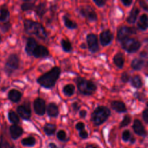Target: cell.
Here are the masks:
<instances>
[{
	"label": "cell",
	"mask_w": 148,
	"mask_h": 148,
	"mask_svg": "<svg viewBox=\"0 0 148 148\" xmlns=\"http://www.w3.org/2000/svg\"><path fill=\"white\" fill-rule=\"evenodd\" d=\"M114 39V36L109 30H103L100 35V40L102 46H105L110 44Z\"/></svg>",
	"instance_id": "8fae6325"
},
{
	"label": "cell",
	"mask_w": 148,
	"mask_h": 148,
	"mask_svg": "<svg viewBox=\"0 0 148 148\" xmlns=\"http://www.w3.org/2000/svg\"><path fill=\"white\" fill-rule=\"evenodd\" d=\"M87 115V111L85 110H82V111H79V116H80L81 118H85Z\"/></svg>",
	"instance_id": "7dc6e473"
},
{
	"label": "cell",
	"mask_w": 148,
	"mask_h": 148,
	"mask_svg": "<svg viewBox=\"0 0 148 148\" xmlns=\"http://www.w3.org/2000/svg\"><path fill=\"white\" fill-rule=\"evenodd\" d=\"M76 129L79 131H81V130H83L85 129V124L82 122H79L76 124Z\"/></svg>",
	"instance_id": "b9f144b4"
},
{
	"label": "cell",
	"mask_w": 148,
	"mask_h": 148,
	"mask_svg": "<svg viewBox=\"0 0 148 148\" xmlns=\"http://www.w3.org/2000/svg\"><path fill=\"white\" fill-rule=\"evenodd\" d=\"M22 98V93L19 90L12 89L9 92L8 98L13 103H17Z\"/></svg>",
	"instance_id": "ac0fdd59"
},
{
	"label": "cell",
	"mask_w": 148,
	"mask_h": 148,
	"mask_svg": "<svg viewBox=\"0 0 148 148\" xmlns=\"http://www.w3.org/2000/svg\"><path fill=\"white\" fill-rule=\"evenodd\" d=\"M61 45H62V47L63 49V50L66 52H70L72 50V46L70 42L68 40H65L63 39L61 41Z\"/></svg>",
	"instance_id": "1f68e13d"
},
{
	"label": "cell",
	"mask_w": 148,
	"mask_h": 148,
	"mask_svg": "<svg viewBox=\"0 0 148 148\" xmlns=\"http://www.w3.org/2000/svg\"><path fill=\"white\" fill-rule=\"evenodd\" d=\"M64 22V25L67 28L69 29H76L77 27V25L75 22L71 20L67 16H64L63 17Z\"/></svg>",
	"instance_id": "484cf974"
},
{
	"label": "cell",
	"mask_w": 148,
	"mask_h": 148,
	"mask_svg": "<svg viewBox=\"0 0 148 148\" xmlns=\"http://www.w3.org/2000/svg\"><path fill=\"white\" fill-rule=\"evenodd\" d=\"M131 117L129 115L125 116L124 117V119H123L122 121L121 122V124H120V128H123V127H125L127 126H128L131 123Z\"/></svg>",
	"instance_id": "e575fe53"
},
{
	"label": "cell",
	"mask_w": 148,
	"mask_h": 148,
	"mask_svg": "<svg viewBox=\"0 0 148 148\" xmlns=\"http://www.w3.org/2000/svg\"><path fill=\"white\" fill-rule=\"evenodd\" d=\"M94 3H95L98 7H103V6L106 4V1H105V0H94Z\"/></svg>",
	"instance_id": "f35d334b"
},
{
	"label": "cell",
	"mask_w": 148,
	"mask_h": 148,
	"mask_svg": "<svg viewBox=\"0 0 148 148\" xmlns=\"http://www.w3.org/2000/svg\"><path fill=\"white\" fill-rule=\"evenodd\" d=\"M87 42H88V49L92 53H96L99 50V46H98V37L96 35L93 33L88 34L87 36Z\"/></svg>",
	"instance_id": "ba28073f"
},
{
	"label": "cell",
	"mask_w": 148,
	"mask_h": 148,
	"mask_svg": "<svg viewBox=\"0 0 148 148\" xmlns=\"http://www.w3.org/2000/svg\"><path fill=\"white\" fill-rule=\"evenodd\" d=\"M24 28L27 34L35 35L42 40H45L47 38V33L44 27L37 22L30 20H25Z\"/></svg>",
	"instance_id": "7a4b0ae2"
},
{
	"label": "cell",
	"mask_w": 148,
	"mask_h": 148,
	"mask_svg": "<svg viewBox=\"0 0 148 148\" xmlns=\"http://www.w3.org/2000/svg\"><path fill=\"white\" fill-rule=\"evenodd\" d=\"M10 16L9 10L5 6H3L0 10V21H5Z\"/></svg>",
	"instance_id": "4dcf8cb0"
},
{
	"label": "cell",
	"mask_w": 148,
	"mask_h": 148,
	"mask_svg": "<svg viewBox=\"0 0 148 148\" xmlns=\"http://www.w3.org/2000/svg\"><path fill=\"white\" fill-rule=\"evenodd\" d=\"M36 58H45L49 55V51L47 48L42 45H38L33 51V54Z\"/></svg>",
	"instance_id": "7c38bea8"
},
{
	"label": "cell",
	"mask_w": 148,
	"mask_h": 148,
	"mask_svg": "<svg viewBox=\"0 0 148 148\" xmlns=\"http://www.w3.org/2000/svg\"><path fill=\"white\" fill-rule=\"evenodd\" d=\"M143 120H144L146 124H147V122H148V109L147 108H146V109L143 112Z\"/></svg>",
	"instance_id": "ab89813d"
},
{
	"label": "cell",
	"mask_w": 148,
	"mask_h": 148,
	"mask_svg": "<svg viewBox=\"0 0 148 148\" xmlns=\"http://www.w3.org/2000/svg\"><path fill=\"white\" fill-rule=\"evenodd\" d=\"M130 137H131V133L130 130H125L122 134V140L124 142H127L130 140Z\"/></svg>",
	"instance_id": "8d00e7d4"
},
{
	"label": "cell",
	"mask_w": 148,
	"mask_h": 148,
	"mask_svg": "<svg viewBox=\"0 0 148 148\" xmlns=\"http://www.w3.org/2000/svg\"><path fill=\"white\" fill-rule=\"evenodd\" d=\"M8 119L9 120L14 124H17L20 122V118H19L18 116L17 115V114L13 111H9Z\"/></svg>",
	"instance_id": "f546056e"
},
{
	"label": "cell",
	"mask_w": 148,
	"mask_h": 148,
	"mask_svg": "<svg viewBox=\"0 0 148 148\" xmlns=\"http://www.w3.org/2000/svg\"><path fill=\"white\" fill-rule=\"evenodd\" d=\"M10 23H9V22H7V23H4V25H3L2 30L4 32H7V30H8L9 29H10Z\"/></svg>",
	"instance_id": "ee69618b"
},
{
	"label": "cell",
	"mask_w": 148,
	"mask_h": 148,
	"mask_svg": "<svg viewBox=\"0 0 148 148\" xmlns=\"http://www.w3.org/2000/svg\"><path fill=\"white\" fill-rule=\"evenodd\" d=\"M20 65V59L16 54H11L7 59L5 64V71L10 76L14 71L18 69Z\"/></svg>",
	"instance_id": "8992f818"
},
{
	"label": "cell",
	"mask_w": 148,
	"mask_h": 148,
	"mask_svg": "<svg viewBox=\"0 0 148 148\" xmlns=\"http://www.w3.org/2000/svg\"><path fill=\"white\" fill-rule=\"evenodd\" d=\"M10 133L13 140H17L19 137L23 135V130L22 127H19L17 124H14L10 127Z\"/></svg>",
	"instance_id": "9a60e30c"
},
{
	"label": "cell",
	"mask_w": 148,
	"mask_h": 148,
	"mask_svg": "<svg viewBox=\"0 0 148 148\" xmlns=\"http://www.w3.org/2000/svg\"><path fill=\"white\" fill-rule=\"evenodd\" d=\"M75 87L72 84H68L65 85L63 88V92L66 96H72L75 93Z\"/></svg>",
	"instance_id": "f1b7e54d"
},
{
	"label": "cell",
	"mask_w": 148,
	"mask_h": 148,
	"mask_svg": "<svg viewBox=\"0 0 148 148\" xmlns=\"http://www.w3.org/2000/svg\"><path fill=\"white\" fill-rule=\"evenodd\" d=\"M122 49L127 51L128 53L137 52L141 47V43L138 40L133 38H127L121 41Z\"/></svg>",
	"instance_id": "5b68a950"
},
{
	"label": "cell",
	"mask_w": 148,
	"mask_h": 148,
	"mask_svg": "<svg viewBox=\"0 0 148 148\" xmlns=\"http://www.w3.org/2000/svg\"><path fill=\"white\" fill-rule=\"evenodd\" d=\"M140 5H141V7H143V8H144L145 10H148L147 4L145 2V1H140Z\"/></svg>",
	"instance_id": "bcb514c9"
},
{
	"label": "cell",
	"mask_w": 148,
	"mask_h": 148,
	"mask_svg": "<svg viewBox=\"0 0 148 148\" xmlns=\"http://www.w3.org/2000/svg\"><path fill=\"white\" fill-rule=\"evenodd\" d=\"M46 3H40L36 7V12L37 14V15H38L40 17H42L43 16V14L46 13Z\"/></svg>",
	"instance_id": "4316f807"
},
{
	"label": "cell",
	"mask_w": 148,
	"mask_h": 148,
	"mask_svg": "<svg viewBox=\"0 0 148 148\" xmlns=\"http://www.w3.org/2000/svg\"><path fill=\"white\" fill-rule=\"evenodd\" d=\"M33 108L35 112L38 116L44 115L46 112V103L42 98H38L33 103Z\"/></svg>",
	"instance_id": "9c48e42d"
},
{
	"label": "cell",
	"mask_w": 148,
	"mask_h": 148,
	"mask_svg": "<svg viewBox=\"0 0 148 148\" xmlns=\"http://www.w3.org/2000/svg\"><path fill=\"white\" fill-rule=\"evenodd\" d=\"M133 130H134V133L137 134V135L141 136V137H145L147 135L144 126L139 119L134 120V124H133Z\"/></svg>",
	"instance_id": "4fadbf2b"
},
{
	"label": "cell",
	"mask_w": 148,
	"mask_h": 148,
	"mask_svg": "<svg viewBox=\"0 0 148 148\" xmlns=\"http://www.w3.org/2000/svg\"><path fill=\"white\" fill-rule=\"evenodd\" d=\"M121 80L123 82H128L130 80V75L128 72H124L121 75Z\"/></svg>",
	"instance_id": "74e56055"
},
{
	"label": "cell",
	"mask_w": 148,
	"mask_h": 148,
	"mask_svg": "<svg viewBox=\"0 0 148 148\" xmlns=\"http://www.w3.org/2000/svg\"><path fill=\"white\" fill-rule=\"evenodd\" d=\"M81 48H82V49H85V48H86V46H85V44H83V43H82V44L81 45Z\"/></svg>",
	"instance_id": "816d5d0a"
},
{
	"label": "cell",
	"mask_w": 148,
	"mask_h": 148,
	"mask_svg": "<svg viewBox=\"0 0 148 148\" xmlns=\"http://www.w3.org/2000/svg\"><path fill=\"white\" fill-rule=\"evenodd\" d=\"M56 136H57V138L59 139L60 141L65 142L68 140V139L66 138V132H65V131H64V130H59L57 132V134H56Z\"/></svg>",
	"instance_id": "d590c367"
},
{
	"label": "cell",
	"mask_w": 148,
	"mask_h": 148,
	"mask_svg": "<svg viewBox=\"0 0 148 148\" xmlns=\"http://www.w3.org/2000/svg\"><path fill=\"white\" fill-rule=\"evenodd\" d=\"M145 62L142 59H134L132 62L131 66L134 70H140L144 66Z\"/></svg>",
	"instance_id": "cb8c5ba5"
},
{
	"label": "cell",
	"mask_w": 148,
	"mask_h": 148,
	"mask_svg": "<svg viewBox=\"0 0 148 148\" xmlns=\"http://www.w3.org/2000/svg\"><path fill=\"white\" fill-rule=\"evenodd\" d=\"M139 13H140V10L137 7H134L132 10V11L130 12V15L127 17V22L130 24H134L135 23V22L137 21V17L139 15Z\"/></svg>",
	"instance_id": "ffe728a7"
},
{
	"label": "cell",
	"mask_w": 148,
	"mask_h": 148,
	"mask_svg": "<svg viewBox=\"0 0 148 148\" xmlns=\"http://www.w3.org/2000/svg\"><path fill=\"white\" fill-rule=\"evenodd\" d=\"M137 33L135 28L134 27H130L127 26H121L118 29L117 32V39L119 41H122L127 38L130 37V35L135 34Z\"/></svg>",
	"instance_id": "52a82bcc"
},
{
	"label": "cell",
	"mask_w": 148,
	"mask_h": 148,
	"mask_svg": "<svg viewBox=\"0 0 148 148\" xmlns=\"http://www.w3.org/2000/svg\"><path fill=\"white\" fill-rule=\"evenodd\" d=\"M111 107L114 111L118 113H124L127 111V107H126L124 103L119 101H114L111 103Z\"/></svg>",
	"instance_id": "e0dca14e"
},
{
	"label": "cell",
	"mask_w": 148,
	"mask_h": 148,
	"mask_svg": "<svg viewBox=\"0 0 148 148\" xmlns=\"http://www.w3.org/2000/svg\"><path fill=\"white\" fill-rule=\"evenodd\" d=\"M114 62L118 68H122L124 65V56L121 53H117L114 57Z\"/></svg>",
	"instance_id": "603a6c76"
},
{
	"label": "cell",
	"mask_w": 148,
	"mask_h": 148,
	"mask_svg": "<svg viewBox=\"0 0 148 148\" xmlns=\"http://www.w3.org/2000/svg\"><path fill=\"white\" fill-rule=\"evenodd\" d=\"M49 147L51 148H57V146H56L54 143H50V144H49Z\"/></svg>",
	"instance_id": "c3c4849f"
},
{
	"label": "cell",
	"mask_w": 148,
	"mask_h": 148,
	"mask_svg": "<svg viewBox=\"0 0 148 148\" xmlns=\"http://www.w3.org/2000/svg\"><path fill=\"white\" fill-rule=\"evenodd\" d=\"M17 111L19 116L25 120L30 119V116H31V110H30L29 103H25L23 106H19L17 108Z\"/></svg>",
	"instance_id": "30bf717a"
},
{
	"label": "cell",
	"mask_w": 148,
	"mask_h": 148,
	"mask_svg": "<svg viewBox=\"0 0 148 148\" xmlns=\"http://www.w3.org/2000/svg\"><path fill=\"white\" fill-rule=\"evenodd\" d=\"M0 148H14L13 144H11L4 138L1 137V141H0Z\"/></svg>",
	"instance_id": "836d02e7"
},
{
	"label": "cell",
	"mask_w": 148,
	"mask_h": 148,
	"mask_svg": "<svg viewBox=\"0 0 148 148\" xmlns=\"http://www.w3.org/2000/svg\"><path fill=\"white\" fill-rule=\"evenodd\" d=\"M35 6V3L31 1H26L21 5V9L23 11H28L33 10Z\"/></svg>",
	"instance_id": "d6a6232c"
},
{
	"label": "cell",
	"mask_w": 148,
	"mask_h": 148,
	"mask_svg": "<svg viewBox=\"0 0 148 148\" xmlns=\"http://www.w3.org/2000/svg\"><path fill=\"white\" fill-rule=\"evenodd\" d=\"M38 46L37 42L33 38H28L27 39V42H26L25 46V52L28 55L33 54V51L34 49H36V46Z\"/></svg>",
	"instance_id": "2e32d148"
},
{
	"label": "cell",
	"mask_w": 148,
	"mask_h": 148,
	"mask_svg": "<svg viewBox=\"0 0 148 148\" xmlns=\"http://www.w3.org/2000/svg\"><path fill=\"white\" fill-rule=\"evenodd\" d=\"M79 137L82 139H87L88 137V133L85 130L79 131Z\"/></svg>",
	"instance_id": "60d3db41"
},
{
	"label": "cell",
	"mask_w": 148,
	"mask_h": 148,
	"mask_svg": "<svg viewBox=\"0 0 148 148\" xmlns=\"http://www.w3.org/2000/svg\"><path fill=\"white\" fill-rule=\"evenodd\" d=\"M137 27L141 30H146L147 28V16L146 14H143L140 17L138 23H137Z\"/></svg>",
	"instance_id": "44dd1931"
},
{
	"label": "cell",
	"mask_w": 148,
	"mask_h": 148,
	"mask_svg": "<svg viewBox=\"0 0 148 148\" xmlns=\"http://www.w3.org/2000/svg\"><path fill=\"white\" fill-rule=\"evenodd\" d=\"M77 85L79 92L85 95H92L97 90V87L93 82L79 77L77 79Z\"/></svg>",
	"instance_id": "277c9868"
},
{
	"label": "cell",
	"mask_w": 148,
	"mask_h": 148,
	"mask_svg": "<svg viewBox=\"0 0 148 148\" xmlns=\"http://www.w3.org/2000/svg\"><path fill=\"white\" fill-rule=\"evenodd\" d=\"M61 74L60 68L58 66L52 68L50 71L46 73L43 74V75L37 79V82L39 85L42 87L47 89H50L54 87L59 79Z\"/></svg>",
	"instance_id": "6da1fadb"
},
{
	"label": "cell",
	"mask_w": 148,
	"mask_h": 148,
	"mask_svg": "<svg viewBox=\"0 0 148 148\" xmlns=\"http://www.w3.org/2000/svg\"><path fill=\"white\" fill-rule=\"evenodd\" d=\"M140 56H143V57H147V52L143 51L140 53Z\"/></svg>",
	"instance_id": "681fc988"
},
{
	"label": "cell",
	"mask_w": 148,
	"mask_h": 148,
	"mask_svg": "<svg viewBox=\"0 0 148 148\" xmlns=\"http://www.w3.org/2000/svg\"><path fill=\"white\" fill-rule=\"evenodd\" d=\"M111 115V111L106 106H98L92 114V121L96 126H100L103 124Z\"/></svg>",
	"instance_id": "3957f363"
},
{
	"label": "cell",
	"mask_w": 148,
	"mask_h": 148,
	"mask_svg": "<svg viewBox=\"0 0 148 148\" xmlns=\"http://www.w3.org/2000/svg\"><path fill=\"white\" fill-rule=\"evenodd\" d=\"M86 148H98V147H97V146L94 145H88Z\"/></svg>",
	"instance_id": "f907efd6"
},
{
	"label": "cell",
	"mask_w": 148,
	"mask_h": 148,
	"mask_svg": "<svg viewBox=\"0 0 148 148\" xmlns=\"http://www.w3.org/2000/svg\"><path fill=\"white\" fill-rule=\"evenodd\" d=\"M131 84L134 88H140L143 85V81L140 75H134L131 78Z\"/></svg>",
	"instance_id": "d4e9b609"
},
{
	"label": "cell",
	"mask_w": 148,
	"mask_h": 148,
	"mask_svg": "<svg viewBox=\"0 0 148 148\" xmlns=\"http://www.w3.org/2000/svg\"><path fill=\"white\" fill-rule=\"evenodd\" d=\"M72 108H73L74 111H78L79 110V108H80V106H79V103H72Z\"/></svg>",
	"instance_id": "7bdbcfd3"
},
{
	"label": "cell",
	"mask_w": 148,
	"mask_h": 148,
	"mask_svg": "<svg viewBox=\"0 0 148 148\" xmlns=\"http://www.w3.org/2000/svg\"><path fill=\"white\" fill-rule=\"evenodd\" d=\"M79 12H80V14L83 17H88L89 19V20H90V21H96L97 18H98V16H97V14L95 13V12L92 8H90V7H88V8H82Z\"/></svg>",
	"instance_id": "5bb4252c"
},
{
	"label": "cell",
	"mask_w": 148,
	"mask_h": 148,
	"mask_svg": "<svg viewBox=\"0 0 148 148\" xmlns=\"http://www.w3.org/2000/svg\"><path fill=\"white\" fill-rule=\"evenodd\" d=\"M56 126L53 124H46V125L43 127V131L46 133V135L51 136L53 135L56 132Z\"/></svg>",
	"instance_id": "7402d4cb"
},
{
	"label": "cell",
	"mask_w": 148,
	"mask_h": 148,
	"mask_svg": "<svg viewBox=\"0 0 148 148\" xmlns=\"http://www.w3.org/2000/svg\"><path fill=\"white\" fill-rule=\"evenodd\" d=\"M36 139L33 137H28L22 140L21 143L23 145L27 146V147H33L36 145Z\"/></svg>",
	"instance_id": "83f0119b"
},
{
	"label": "cell",
	"mask_w": 148,
	"mask_h": 148,
	"mask_svg": "<svg viewBox=\"0 0 148 148\" xmlns=\"http://www.w3.org/2000/svg\"><path fill=\"white\" fill-rule=\"evenodd\" d=\"M121 2H122V4H124V6L129 7V6H130L132 4V0H121Z\"/></svg>",
	"instance_id": "f6af8a7d"
},
{
	"label": "cell",
	"mask_w": 148,
	"mask_h": 148,
	"mask_svg": "<svg viewBox=\"0 0 148 148\" xmlns=\"http://www.w3.org/2000/svg\"><path fill=\"white\" fill-rule=\"evenodd\" d=\"M48 115L51 117H56L59 115V108L54 103H51L47 107Z\"/></svg>",
	"instance_id": "d6986e66"
}]
</instances>
